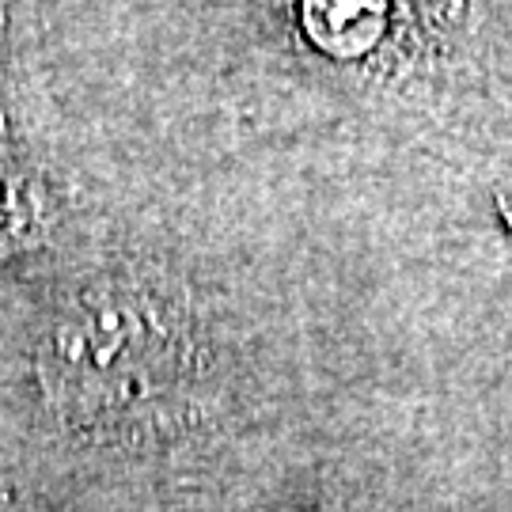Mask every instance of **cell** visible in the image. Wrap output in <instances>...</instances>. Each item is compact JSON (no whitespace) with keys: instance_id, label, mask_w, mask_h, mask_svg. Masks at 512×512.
Segmentation results:
<instances>
[{"instance_id":"1","label":"cell","mask_w":512,"mask_h":512,"mask_svg":"<svg viewBox=\"0 0 512 512\" xmlns=\"http://www.w3.org/2000/svg\"><path fill=\"white\" fill-rule=\"evenodd\" d=\"M190 330L179 304L152 285L103 281L57 315L42 372L65 410L122 421L183 380Z\"/></svg>"},{"instance_id":"2","label":"cell","mask_w":512,"mask_h":512,"mask_svg":"<svg viewBox=\"0 0 512 512\" xmlns=\"http://www.w3.org/2000/svg\"><path fill=\"white\" fill-rule=\"evenodd\" d=\"M8 27H12V0H0V69H4V54H8Z\"/></svg>"}]
</instances>
